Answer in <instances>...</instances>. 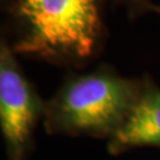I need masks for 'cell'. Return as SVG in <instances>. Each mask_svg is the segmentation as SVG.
Returning a JSON list of instances; mask_svg holds the SVG:
<instances>
[{"mask_svg": "<svg viewBox=\"0 0 160 160\" xmlns=\"http://www.w3.org/2000/svg\"><path fill=\"white\" fill-rule=\"evenodd\" d=\"M109 2L112 0H0V39L17 56L82 70L104 50Z\"/></svg>", "mask_w": 160, "mask_h": 160, "instance_id": "6da1fadb", "label": "cell"}, {"mask_svg": "<svg viewBox=\"0 0 160 160\" xmlns=\"http://www.w3.org/2000/svg\"><path fill=\"white\" fill-rule=\"evenodd\" d=\"M45 103L22 69L18 56L0 39V129L6 160H29Z\"/></svg>", "mask_w": 160, "mask_h": 160, "instance_id": "3957f363", "label": "cell"}, {"mask_svg": "<svg viewBox=\"0 0 160 160\" xmlns=\"http://www.w3.org/2000/svg\"><path fill=\"white\" fill-rule=\"evenodd\" d=\"M142 80L141 94L129 119L107 143L110 155L142 147L160 148V87L149 74Z\"/></svg>", "mask_w": 160, "mask_h": 160, "instance_id": "277c9868", "label": "cell"}, {"mask_svg": "<svg viewBox=\"0 0 160 160\" xmlns=\"http://www.w3.org/2000/svg\"><path fill=\"white\" fill-rule=\"evenodd\" d=\"M115 6L123 8L129 19H138L149 13H159L160 5L151 0H112Z\"/></svg>", "mask_w": 160, "mask_h": 160, "instance_id": "5b68a950", "label": "cell"}, {"mask_svg": "<svg viewBox=\"0 0 160 160\" xmlns=\"http://www.w3.org/2000/svg\"><path fill=\"white\" fill-rule=\"evenodd\" d=\"M142 77H127L109 64L87 72L69 70L45 103L49 135L112 140L125 126L141 94Z\"/></svg>", "mask_w": 160, "mask_h": 160, "instance_id": "7a4b0ae2", "label": "cell"}, {"mask_svg": "<svg viewBox=\"0 0 160 160\" xmlns=\"http://www.w3.org/2000/svg\"><path fill=\"white\" fill-rule=\"evenodd\" d=\"M159 16H160V10H159Z\"/></svg>", "mask_w": 160, "mask_h": 160, "instance_id": "8992f818", "label": "cell"}]
</instances>
